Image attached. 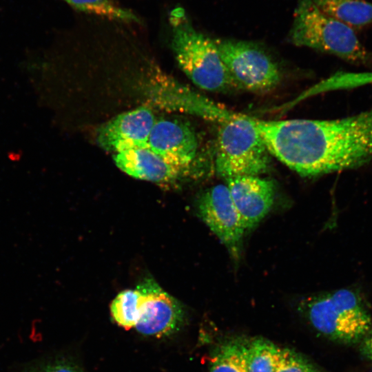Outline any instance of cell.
<instances>
[{"mask_svg": "<svg viewBox=\"0 0 372 372\" xmlns=\"http://www.w3.org/2000/svg\"><path fill=\"white\" fill-rule=\"evenodd\" d=\"M155 121L153 112L146 106L121 113L99 127L96 142L103 149L114 153L147 147Z\"/></svg>", "mask_w": 372, "mask_h": 372, "instance_id": "obj_9", "label": "cell"}, {"mask_svg": "<svg viewBox=\"0 0 372 372\" xmlns=\"http://www.w3.org/2000/svg\"><path fill=\"white\" fill-rule=\"evenodd\" d=\"M28 372H83L76 366L67 362L57 361L34 369Z\"/></svg>", "mask_w": 372, "mask_h": 372, "instance_id": "obj_20", "label": "cell"}, {"mask_svg": "<svg viewBox=\"0 0 372 372\" xmlns=\"http://www.w3.org/2000/svg\"><path fill=\"white\" fill-rule=\"evenodd\" d=\"M147 147L168 163L187 172L198 155V141L193 129L178 120H156Z\"/></svg>", "mask_w": 372, "mask_h": 372, "instance_id": "obj_10", "label": "cell"}, {"mask_svg": "<svg viewBox=\"0 0 372 372\" xmlns=\"http://www.w3.org/2000/svg\"><path fill=\"white\" fill-rule=\"evenodd\" d=\"M324 14L353 30L372 25V3L366 0H312Z\"/></svg>", "mask_w": 372, "mask_h": 372, "instance_id": "obj_14", "label": "cell"}, {"mask_svg": "<svg viewBox=\"0 0 372 372\" xmlns=\"http://www.w3.org/2000/svg\"><path fill=\"white\" fill-rule=\"evenodd\" d=\"M226 181L246 230L252 229L269 213L273 203V181L258 176H235Z\"/></svg>", "mask_w": 372, "mask_h": 372, "instance_id": "obj_12", "label": "cell"}, {"mask_svg": "<svg viewBox=\"0 0 372 372\" xmlns=\"http://www.w3.org/2000/svg\"><path fill=\"white\" fill-rule=\"evenodd\" d=\"M276 372L324 371L296 351L289 349H282L281 360Z\"/></svg>", "mask_w": 372, "mask_h": 372, "instance_id": "obj_19", "label": "cell"}, {"mask_svg": "<svg viewBox=\"0 0 372 372\" xmlns=\"http://www.w3.org/2000/svg\"><path fill=\"white\" fill-rule=\"evenodd\" d=\"M282 349L273 342L258 338L244 344V358L247 372H276Z\"/></svg>", "mask_w": 372, "mask_h": 372, "instance_id": "obj_15", "label": "cell"}, {"mask_svg": "<svg viewBox=\"0 0 372 372\" xmlns=\"http://www.w3.org/2000/svg\"><path fill=\"white\" fill-rule=\"evenodd\" d=\"M289 39L297 46L327 52L354 63H368L372 59L353 29L322 12L312 0H298Z\"/></svg>", "mask_w": 372, "mask_h": 372, "instance_id": "obj_3", "label": "cell"}, {"mask_svg": "<svg viewBox=\"0 0 372 372\" xmlns=\"http://www.w3.org/2000/svg\"><path fill=\"white\" fill-rule=\"evenodd\" d=\"M244 344L238 340L222 344L215 352L209 372H247Z\"/></svg>", "mask_w": 372, "mask_h": 372, "instance_id": "obj_18", "label": "cell"}, {"mask_svg": "<svg viewBox=\"0 0 372 372\" xmlns=\"http://www.w3.org/2000/svg\"><path fill=\"white\" fill-rule=\"evenodd\" d=\"M215 42L235 87L264 92L280 83V69L262 47L234 39H218Z\"/></svg>", "mask_w": 372, "mask_h": 372, "instance_id": "obj_6", "label": "cell"}, {"mask_svg": "<svg viewBox=\"0 0 372 372\" xmlns=\"http://www.w3.org/2000/svg\"><path fill=\"white\" fill-rule=\"evenodd\" d=\"M269 155L251 117L233 112L219 123L215 169L221 177L258 176L268 169Z\"/></svg>", "mask_w": 372, "mask_h": 372, "instance_id": "obj_5", "label": "cell"}, {"mask_svg": "<svg viewBox=\"0 0 372 372\" xmlns=\"http://www.w3.org/2000/svg\"><path fill=\"white\" fill-rule=\"evenodd\" d=\"M360 350L362 355L372 363V327L360 342Z\"/></svg>", "mask_w": 372, "mask_h": 372, "instance_id": "obj_21", "label": "cell"}, {"mask_svg": "<svg viewBox=\"0 0 372 372\" xmlns=\"http://www.w3.org/2000/svg\"><path fill=\"white\" fill-rule=\"evenodd\" d=\"M169 22L174 57L196 85L210 92L227 91L235 87L215 40L195 29L182 8L171 11Z\"/></svg>", "mask_w": 372, "mask_h": 372, "instance_id": "obj_2", "label": "cell"}, {"mask_svg": "<svg viewBox=\"0 0 372 372\" xmlns=\"http://www.w3.org/2000/svg\"><path fill=\"white\" fill-rule=\"evenodd\" d=\"M138 287L143 293V302L134 329L143 335L156 337L176 331L184 318L180 302L153 279H146Z\"/></svg>", "mask_w": 372, "mask_h": 372, "instance_id": "obj_8", "label": "cell"}, {"mask_svg": "<svg viewBox=\"0 0 372 372\" xmlns=\"http://www.w3.org/2000/svg\"><path fill=\"white\" fill-rule=\"evenodd\" d=\"M198 209L204 223L237 258L247 230L227 186L218 184L204 192L199 198Z\"/></svg>", "mask_w": 372, "mask_h": 372, "instance_id": "obj_7", "label": "cell"}, {"mask_svg": "<svg viewBox=\"0 0 372 372\" xmlns=\"http://www.w3.org/2000/svg\"><path fill=\"white\" fill-rule=\"evenodd\" d=\"M301 307L318 333L340 343H360L372 327L362 300L348 289L308 298Z\"/></svg>", "mask_w": 372, "mask_h": 372, "instance_id": "obj_4", "label": "cell"}, {"mask_svg": "<svg viewBox=\"0 0 372 372\" xmlns=\"http://www.w3.org/2000/svg\"><path fill=\"white\" fill-rule=\"evenodd\" d=\"M116 165L127 175L154 183H168L185 172L168 163L148 147L127 149L115 153Z\"/></svg>", "mask_w": 372, "mask_h": 372, "instance_id": "obj_13", "label": "cell"}, {"mask_svg": "<svg viewBox=\"0 0 372 372\" xmlns=\"http://www.w3.org/2000/svg\"><path fill=\"white\" fill-rule=\"evenodd\" d=\"M251 118L269 152L302 176L353 169L368 160L371 132L359 115L333 120Z\"/></svg>", "mask_w": 372, "mask_h": 372, "instance_id": "obj_1", "label": "cell"}, {"mask_svg": "<svg viewBox=\"0 0 372 372\" xmlns=\"http://www.w3.org/2000/svg\"><path fill=\"white\" fill-rule=\"evenodd\" d=\"M142 302L143 293L138 286L134 289L122 291L110 305L113 319L123 328H134L139 318Z\"/></svg>", "mask_w": 372, "mask_h": 372, "instance_id": "obj_17", "label": "cell"}, {"mask_svg": "<svg viewBox=\"0 0 372 372\" xmlns=\"http://www.w3.org/2000/svg\"><path fill=\"white\" fill-rule=\"evenodd\" d=\"M76 12L94 14L102 19L125 23H140L141 19L130 9L112 0H61Z\"/></svg>", "mask_w": 372, "mask_h": 372, "instance_id": "obj_16", "label": "cell"}, {"mask_svg": "<svg viewBox=\"0 0 372 372\" xmlns=\"http://www.w3.org/2000/svg\"><path fill=\"white\" fill-rule=\"evenodd\" d=\"M148 91L149 101L158 107L192 114L218 123L230 112L171 79H159Z\"/></svg>", "mask_w": 372, "mask_h": 372, "instance_id": "obj_11", "label": "cell"}]
</instances>
